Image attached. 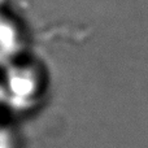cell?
<instances>
[{"mask_svg":"<svg viewBox=\"0 0 148 148\" xmlns=\"http://www.w3.org/2000/svg\"><path fill=\"white\" fill-rule=\"evenodd\" d=\"M18 49V39L12 23L0 18V64L8 61Z\"/></svg>","mask_w":148,"mask_h":148,"instance_id":"obj_2","label":"cell"},{"mask_svg":"<svg viewBox=\"0 0 148 148\" xmlns=\"http://www.w3.org/2000/svg\"><path fill=\"white\" fill-rule=\"evenodd\" d=\"M0 148H14L13 139L9 133L0 129Z\"/></svg>","mask_w":148,"mask_h":148,"instance_id":"obj_3","label":"cell"},{"mask_svg":"<svg viewBox=\"0 0 148 148\" xmlns=\"http://www.w3.org/2000/svg\"><path fill=\"white\" fill-rule=\"evenodd\" d=\"M1 1H3V0H0V3H1Z\"/></svg>","mask_w":148,"mask_h":148,"instance_id":"obj_4","label":"cell"},{"mask_svg":"<svg viewBox=\"0 0 148 148\" xmlns=\"http://www.w3.org/2000/svg\"><path fill=\"white\" fill-rule=\"evenodd\" d=\"M36 91V81L31 70L14 68L8 73L5 92L9 103L14 107H23L31 101Z\"/></svg>","mask_w":148,"mask_h":148,"instance_id":"obj_1","label":"cell"}]
</instances>
